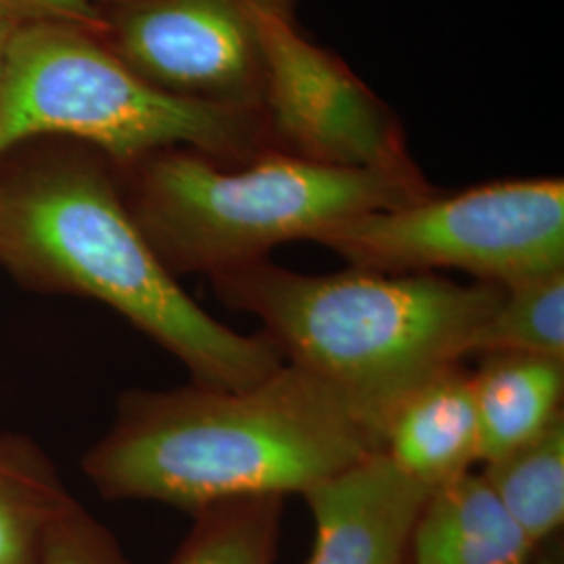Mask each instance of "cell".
Instances as JSON below:
<instances>
[{"instance_id":"cell-5","label":"cell","mask_w":564,"mask_h":564,"mask_svg":"<svg viewBox=\"0 0 564 564\" xmlns=\"http://www.w3.org/2000/svg\"><path fill=\"white\" fill-rule=\"evenodd\" d=\"M36 137L86 142L113 167L165 149L216 162L270 151L260 109L191 101L142 80L105 42L78 25L21 23L0 88V162Z\"/></svg>"},{"instance_id":"cell-3","label":"cell","mask_w":564,"mask_h":564,"mask_svg":"<svg viewBox=\"0 0 564 564\" xmlns=\"http://www.w3.org/2000/svg\"><path fill=\"white\" fill-rule=\"evenodd\" d=\"M224 305L253 314L284 362L333 389L383 444L414 391L470 356L505 286L349 268L302 274L270 260L209 276Z\"/></svg>"},{"instance_id":"cell-6","label":"cell","mask_w":564,"mask_h":564,"mask_svg":"<svg viewBox=\"0 0 564 564\" xmlns=\"http://www.w3.org/2000/svg\"><path fill=\"white\" fill-rule=\"evenodd\" d=\"M349 268L460 270L512 286L564 270L563 178H517L433 195L337 224L316 239Z\"/></svg>"},{"instance_id":"cell-19","label":"cell","mask_w":564,"mask_h":564,"mask_svg":"<svg viewBox=\"0 0 564 564\" xmlns=\"http://www.w3.org/2000/svg\"><path fill=\"white\" fill-rule=\"evenodd\" d=\"M23 21L18 20L13 13H9L7 9L0 7V88L4 80V67H7V55H9V46L15 36V32L20 30Z\"/></svg>"},{"instance_id":"cell-1","label":"cell","mask_w":564,"mask_h":564,"mask_svg":"<svg viewBox=\"0 0 564 564\" xmlns=\"http://www.w3.org/2000/svg\"><path fill=\"white\" fill-rule=\"evenodd\" d=\"M377 452L381 440L333 389L284 362L242 389L123 393L84 473L105 498L195 514L242 498L303 496Z\"/></svg>"},{"instance_id":"cell-15","label":"cell","mask_w":564,"mask_h":564,"mask_svg":"<svg viewBox=\"0 0 564 564\" xmlns=\"http://www.w3.org/2000/svg\"><path fill=\"white\" fill-rule=\"evenodd\" d=\"M279 496L242 498L203 508L167 564H272L279 544Z\"/></svg>"},{"instance_id":"cell-16","label":"cell","mask_w":564,"mask_h":564,"mask_svg":"<svg viewBox=\"0 0 564 564\" xmlns=\"http://www.w3.org/2000/svg\"><path fill=\"white\" fill-rule=\"evenodd\" d=\"M529 354L564 362V270L506 286L470 354Z\"/></svg>"},{"instance_id":"cell-13","label":"cell","mask_w":564,"mask_h":564,"mask_svg":"<svg viewBox=\"0 0 564 564\" xmlns=\"http://www.w3.org/2000/svg\"><path fill=\"white\" fill-rule=\"evenodd\" d=\"M74 498L28 437H0V564H41L46 533Z\"/></svg>"},{"instance_id":"cell-20","label":"cell","mask_w":564,"mask_h":564,"mask_svg":"<svg viewBox=\"0 0 564 564\" xmlns=\"http://www.w3.org/2000/svg\"><path fill=\"white\" fill-rule=\"evenodd\" d=\"M533 564H561L558 563V558L554 556V554H547V556H542V558H538L535 556V561H533Z\"/></svg>"},{"instance_id":"cell-8","label":"cell","mask_w":564,"mask_h":564,"mask_svg":"<svg viewBox=\"0 0 564 564\" xmlns=\"http://www.w3.org/2000/svg\"><path fill=\"white\" fill-rule=\"evenodd\" d=\"M270 0H99V39L167 95L262 111L258 11Z\"/></svg>"},{"instance_id":"cell-14","label":"cell","mask_w":564,"mask_h":564,"mask_svg":"<svg viewBox=\"0 0 564 564\" xmlns=\"http://www.w3.org/2000/svg\"><path fill=\"white\" fill-rule=\"evenodd\" d=\"M484 477L529 540L542 545L564 523V412L531 442L494 463Z\"/></svg>"},{"instance_id":"cell-7","label":"cell","mask_w":564,"mask_h":564,"mask_svg":"<svg viewBox=\"0 0 564 564\" xmlns=\"http://www.w3.org/2000/svg\"><path fill=\"white\" fill-rule=\"evenodd\" d=\"M258 30L265 69L262 113L274 151L337 167H419L389 105L339 55L303 34L293 0L265 2Z\"/></svg>"},{"instance_id":"cell-4","label":"cell","mask_w":564,"mask_h":564,"mask_svg":"<svg viewBox=\"0 0 564 564\" xmlns=\"http://www.w3.org/2000/svg\"><path fill=\"white\" fill-rule=\"evenodd\" d=\"M113 170L134 223L176 279L270 260L282 242L316 241L345 220L437 191L421 167H337L274 149L237 165L165 149Z\"/></svg>"},{"instance_id":"cell-9","label":"cell","mask_w":564,"mask_h":564,"mask_svg":"<svg viewBox=\"0 0 564 564\" xmlns=\"http://www.w3.org/2000/svg\"><path fill=\"white\" fill-rule=\"evenodd\" d=\"M431 489L377 452L303 494L316 538L307 564H408Z\"/></svg>"},{"instance_id":"cell-12","label":"cell","mask_w":564,"mask_h":564,"mask_svg":"<svg viewBox=\"0 0 564 564\" xmlns=\"http://www.w3.org/2000/svg\"><path fill=\"white\" fill-rule=\"evenodd\" d=\"M479 424L477 463L531 442L563 414L564 362L529 354H485L470 372Z\"/></svg>"},{"instance_id":"cell-10","label":"cell","mask_w":564,"mask_h":564,"mask_svg":"<svg viewBox=\"0 0 564 564\" xmlns=\"http://www.w3.org/2000/svg\"><path fill=\"white\" fill-rule=\"evenodd\" d=\"M383 454L431 491L473 468L479 424L470 372L463 364L431 379L398 408L384 429Z\"/></svg>"},{"instance_id":"cell-11","label":"cell","mask_w":564,"mask_h":564,"mask_svg":"<svg viewBox=\"0 0 564 564\" xmlns=\"http://www.w3.org/2000/svg\"><path fill=\"white\" fill-rule=\"evenodd\" d=\"M538 547L481 473L468 470L429 494L408 564H533Z\"/></svg>"},{"instance_id":"cell-2","label":"cell","mask_w":564,"mask_h":564,"mask_svg":"<svg viewBox=\"0 0 564 564\" xmlns=\"http://www.w3.org/2000/svg\"><path fill=\"white\" fill-rule=\"evenodd\" d=\"M111 167L101 153L0 165V265L30 289L113 307L193 383L242 389L276 372L284 358L268 335L218 323L163 265Z\"/></svg>"},{"instance_id":"cell-17","label":"cell","mask_w":564,"mask_h":564,"mask_svg":"<svg viewBox=\"0 0 564 564\" xmlns=\"http://www.w3.org/2000/svg\"><path fill=\"white\" fill-rule=\"evenodd\" d=\"M41 564H132L118 540L76 500L51 524Z\"/></svg>"},{"instance_id":"cell-18","label":"cell","mask_w":564,"mask_h":564,"mask_svg":"<svg viewBox=\"0 0 564 564\" xmlns=\"http://www.w3.org/2000/svg\"><path fill=\"white\" fill-rule=\"evenodd\" d=\"M0 7L23 23H67L97 36L102 30L99 0H0Z\"/></svg>"}]
</instances>
